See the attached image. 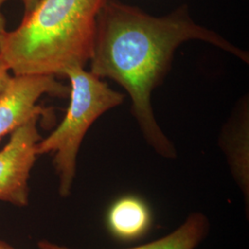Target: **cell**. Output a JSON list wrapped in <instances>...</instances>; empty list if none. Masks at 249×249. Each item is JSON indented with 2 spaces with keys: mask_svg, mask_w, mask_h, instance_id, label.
<instances>
[{
  "mask_svg": "<svg viewBox=\"0 0 249 249\" xmlns=\"http://www.w3.org/2000/svg\"><path fill=\"white\" fill-rule=\"evenodd\" d=\"M39 116L33 117L13 132L0 151V200L17 207L28 205V181L36 162V145L42 140Z\"/></svg>",
  "mask_w": 249,
  "mask_h": 249,
  "instance_id": "cell-5",
  "label": "cell"
},
{
  "mask_svg": "<svg viewBox=\"0 0 249 249\" xmlns=\"http://www.w3.org/2000/svg\"><path fill=\"white\" fill-rule=\"evenodd\" d=\"M70 82V106L62 122L36 145L37 155L52 153L59 180V194L70 196L76 176L77 157L82 141L94 121L110 109L121 105L124 94L80 66L66 70Z\"/></svg>",
  "mask_w": 249,
  "mask_h": 249,
  "instance_id": "cell-3",
  "label": "cell"
},
{
  "mask_svg": "<svg viewBox=\"0 0 249 249\" xmlns=\"http://www.w3.org/2000/svg\"><path fill=\"white\" fill-rule=\"evenodd\" d=\"M190 40L215 45L249 63V53L196 23L187 4L156 17L119 0H107L99 12L89 60L93 75L115 80L126 90L145 140L169 159L177 151L155 119L151 94L169 71L178 46Z\"/></svg>",
  "mask_w": 249,
  "mask_h": 249,
  "instance_id": "cell-1",
  "label": "cell"
},
{
  "mask_svg": "<svg viewBox=\"0 0 249 249\" xmlns=\"http://www.w3.org/2000/svg\"><path fill=\"white\" fill-rule=\"evenodd\" d=\"M107 0H41L0 42V56L14 75L63 76L89 62L96 21Z\"/></svg>",
  "mask_w": 249,
  "mask_h": 249,
  "instance_id": "cell-2",
  "label": "cell"
},
{
  "mask_svg": "<svg viewBox=\"0 0 249 249\" xmlns=\"http://www.w3.org/2000/svg\"><path fill=\"white\" fill-rule=\"evenodd\" d=\"M24 7V15L32 12L41 0H21Z\"/></svg>",
  "mask_w": 249,
  "mask_h": 249,
  "instance_id": "cell-11",
  "label": "cell"
},
{
  "mask_svg": "<svg viewBox=\"0 0 249 249\" xmlns=\"http://www.w3.org/2000/svg\"><path fill=\"white\" fill-rule=\"evenodd\" d=\"M0 249H14L4 241L0 240Z\"/></svg>",
  "mask_w": 249,
  "mask_h": 249,
  "instance_id": "cell-12",
  "label": "cell"
},
{
  "mask_svg": "<svg viewBox=\"0 0 249 249\" xmlns=\"http://www.w3.org/2000/svg\"><path fill=\"white\" fill-rule=\"evenodd\" d=\"M147 206L135 196H124L113 205L108 213V226L119 239L133 240L141 237L150 226Z\"/></svg>",
  "mask_w": 249,
  "mask_h": 249,
  "instance_id": "cell-7",
  "label": "cell"
},
{
  "mask_svg": "<svg viewBox=\"0 0 249 249\" xmlns=\"http://www.w3.org/2000/svg\"><path fill=\"white\" fill-rule=\"evenodd\" d=\"M10 0H0V42L2 41V39L4 38V36L7 34V30H6V18L2 12V8L4 6V4Z\"/></svg>",
  "mask_w": 249,
  "mask_h": 249,
  "instance_id": "cell-10",
  "label": "cell"
},
{
  "mask_svg": "<svg viewBox=\"0 0 249 249\" xmlns=\"http://www.w3.org/2000/svg\"><path fill=\"white\" fill-rule=\"evenodd\" d=\"M209 230L210 223L204 214L193 213L168 235L146 245L126 249H195L207 237ZM38 247L40 249H73L48 241L39 242Z\"/></svg>",
  "mask_w": 249,
  "mask_h": 249,
  "instance_id": "cell-8",
  "label": "cell"
},
{
  "mask_svg": "<svg viewBox=\"0 0 249 249\" xmlns=\"http://www.w3.org/2000/svg\"><path fill=\"white\" fill-rule=\"evenodd\" d=\"M53 75L23 74L11 77L0 93V140L36 116L50 118V110L37 106L45 94L66 97L70 87Z\"/></svg>",
  "mask_w": 249,
  "mask_h": 249,
  "instance_id": "cell-4",
  "label": "cell"
},
{
  "mask_svg": "<svg viewBox=\"0 0 249 249\" xmlns=\"http://www.w3.org/2000/svg\"><path fill=\"white\" fill-rule=\"evenodd\" d=\"M9 71H10V70H9V66L0 56V93L2 92L3 89H5V87L7 86L8 82L11 78Z\"/></svg>",
  "mask_w": 249,
  "mask_h": 249,
  "instance_id": "cell-9",
  "label": "cell"
},
{
  "mask_svg": "<svg viewBox=\"0 0 249 249\" xmlns=\"http://www.w3.org/2000/svg\"><path fill=\"white\" fill-rule=\"evenodd\" d=\"M249 99H242L232 116L224 125L221 145L225 152L231 173L245 195L249 197Z\"/></svg>",
  "mask_w": 249,
  "mask_h": 249,
  "instance_id": "cell-6",
  "label": "cell"
}]
</instances>
